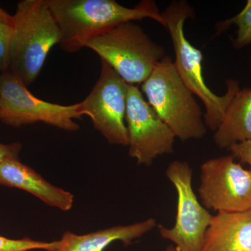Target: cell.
<instances>
[{
    "instance_id": "obj_8",
    "label": "cell",
    "mask_w": 251,
    "mask_h": 251,
    "mask_svg": "<svg viewBox=\"0 0 251 251\" xmlns=\"http://www.w3.org/2000/svg\"><path fill=\"white\" fill-rule=\"evenodd\" d=\"M166 176L177 193V211L174 227L159 226V233L173 242L177 251H201L212 216L193 191L192 169L187 162L174 161L167 168Z\"/></svg>"
},
{
    "instance_id": "obj_17",
    "label": "cell",
    "mask_w": 251,
    "mask_h": 251,
    "mask_svg": "<svg viewBox=\"0 0 251 251\" xmlns=\"http://www.w3.org/2000/svg\"><path fill=\"white\" fill-rule=\"evenodd\" d=\"M54 244L55 242H40L29 238L12 239L0 235V251H29L39 249L50 251Z\"/></svg>"
},
{
    "instance_id": "obj_9",
    "label": "cell",
    "mask_w": 251,
    "mask_h": 251,
    "mask_svg": "<svg viewBox=\"0 0 251 251\" xmlns=\"http://www.w3.org/2000/svg\"><path fill=\"white\" fill-rule=\"evenodd\" d=\"M234 158L232 155L211 158L201 166L198 192L207 209L218 212L251 209V171Z\"/></svg>"
},
{
    "instance_id": "obj_16",
    "label": "cell",
    "mask_w": 251,
    "mask_h": 251,
    "mask_svg": "<svg viewBox=\"0 0 251 251\" xmlns=\"http://www.w3.org/2000/svg\"><path fill=\"white\" fill-rule=\"evenodd\" d=\"M14 18L0 7V72L9 69L10 49L14 32Z\"/></svg>"
},
{
    "instance_id": "obj_19",
    "label": "cell",
    "mask_w": 251,
    "mask_h": 251,
    "mask_svg": "<svg viewBox=\"0 0 251 251\" xmlns=\"http://www.w3.org/2000/svg\"><path fill=\"white\" fill-rule=\"evenodd\" d=\"M22 148L21 143H0V162L6 158H18Z\"/></svg>"
},
{
    "instance_id": "obj_14",
    "label": "cell",
    "mask_w": 251,
    "mask_h": 251,
    "mask_svg": "<svg viewBox=\"0 0 251 251\" xmlns=\"http://www.w3.org/2000/svg\"><path fill=\"white\" fill-rule=\"evenodd\" d=\"M251 140V88L240 89L226 110L214 132V141L220 149Z\"/></svg>"
},
{
    "instance_id": "obj_6",
    "label": "cell",
    "mask_w": 251,
    "mask_h": 251,
    "mask_svg": "<svg viewBox=\"0 0 251 251\" xmlns=\"http://www.w3.org/2000/svg\"><path fill=\"white\" fill-rule=\"evenodd\" d=\"M80 104L62 105L34 97L13 73L0 74V121L13 127L46 124L67 131H77Z\"/></svg>"
},
{
    "instance_id": "obj_13",
    "label": "cell",
    "mask_w": 251,
    "mask_h": 251,
    "mask_svg": "<svg viewBox=\"0 0 251 251\" xmlns=\"http://www.w3.org/2000/svg\"><path fill=\"white\" fill-rule=\"evenodd\" d=\"M156 225V220L150 218L136 224L115 226L82 235L66 232L50 251H103L115 241L128 246L152 230Z\"/></svg>"
},
{
    "instance_id": "obj_18",
    "label": "cell",
    "mask_w": 251,
    "mask_h": 251,
    "mask_svg": "<svg viewBox=\"0 0 251 251\" xmlns=\"http://www.w3.org/2000/svg\"><path fill=\"white\" fill-rule=\"evenodd\" d=\"M229 150L234 158H239L241 162L251 167V140L235 144Z\"/></svg>"
},
{
    "instance_id": "obj_15",
    "label": "cell",
    "mask_w": 251,
    "mask_h": 251,
    "mask_svg": "<svg viewBox=\"0 0 251 251\" xmlns=\"http://www.w3.org/2000/svg\"><path fill=\"white\" fill-rule=\"evenodd\" d=\"M235 25L238 29L237 37L232 41L234 49H242L251 44V0H248L244 9L235 16L226 21H221L216 25L217 34L229 29Z\"/></svg>"
},
{
    "instance_id": "obj_11",
    "label": "cell",
    "mask_w": 251,
    "mask_h": 251,
    "mask_svg": "<svg viewBox=\"0 0 251 251\" xmlns=\"http://www.w3.org/2000/svg\"><path fill=\"white\" fill-rule=\"evenodd\" d=\"M0 186L23 190L59 210H71L74 205L72 193L50 184L18 158H6L0 162Z\"/></svg>"
},
{
    "instance_id": "obj_21",
    "label": "cell",
    "mask_w": 251,
    "mask_h": 251,
    "mask_svg": "<svg viewBox=\"0 0 251 251\" xmlns=\"http://www.w3.org/2000/svg\"><path fill=\"white\" fill-rule=\"evenodd\" d=\"M250 67L251 69V57H250Z\"/></svg>"
},
{
    "instance_id": "obj_7",
    "label": "cell",
    "mask_w": 251,
    "mask_h": 251,
    "mask_svg": "<svg viewBox=\"0 0 251 251\" xmlns=\"http://www.w3.org/2000/svg\"><path fill=\"white\" fill-rule=\"evenodd\" d=\"M100 77L90 94L79 103L82 116H88L94 128L109 143L128 146L126 125L128 84L103 59Z\"/></svg>"
},
{
    "instance_id": "obj_20",
    "label": "cell",
    "mask_w": 251,
    "mask_h": 251,
    "mask_svg": "<svg viewBox=\"0 0 251 251\" xmlns=\"http://www.w3.org/2000/svg\"><path fill=\"white\" fill-rule=\"evenodd\" d=\"M179 251L176 250V248L174 247V246H169V247H167L166 251Z\"/></svg>"
},
{
    "instance_id": "obj_10",
    "label": "cell",
    "mask_w": 251,
    "mask_h": 251,
    "mask_svg": "<svg viewBox=\"0 0 251 251\" xmlns=\"http://www.w3.org/2000/svg\"><path fill=\"white\" fill-rule=\"evenodd\" d=\"M126 125L128 153L138 164L151 166L156 157L174 152V133L135 85L128 86Z\"/></svg>"
},
{
    "instance_id": "obj_5",
    "label": "cell",
    "mask_w": 251,
    "mask_h": 251,
    "mask_svg": "<svg viewBox=\"0 0 251 251\" xmlns=\"http://www.w3.org/2000/svg\"><path fill=\"white\" fill-rule=\"evenodd\" d=\"M85 48L94 50L130 85L143 84L166 56L164 48L133 21L94 36Z\"/></svg>"
},
{
    "instance_id": "obj_3",
    "label": "cell",
    "mask_w": 251,
    "mask_h": 251,
    "mask_svg": "<svg viewBox=\"0 0 251 251\" xmlns=\"http://www.w3.org/2000/svg\"><path fill=\"white\" fill-rule=\"evenodd\" d=\"M9 71L26 87L40 74L52 48L61 41L60 28L48 0H22L16 7Z\"/></svg>"
},
{
    "instance_id": "obj_1",
    "label": "cell",
    "mask_w": 251,
    "mask_h": 251,
    "mask_svg": "<svg viewBox=\"0 0 251 251\" xmlns=\"http://www.w3.org/2000/svg\"><path fill=\"white\" fill-rule=\"evenodd\" d=\"M60 28L61 49L74 53L94 36L130 21L150 18L166 27L156 1L143 0L128 8L114 0H48Z\"/></svg>"
},
{
    "instance_id": "obj_4",
    "label": "cell",
    "mask_w": 251,
    "mask_h": 251,
    "mask_svg": "<svg viewBox=\"0 0 251 251\" xmlns=\"http://www.w3.org/2000/svg\"><path fill=\"white\" fill-rule=\"evenodd\" d=\"M148 102L162 121L182 141L202 139L207 132L202 112L175 68L166 55L142 84Z\"/></svg>"
},
{
    "instance_id": "obj_2",
    "label": "cell",
    "mask_w": 251,
    "mask_h": 251,
    "mask_svg": "<svg viewBox=\"0 0 251 251\" xmlns=\"http://www.w3.org/2000/svg\"><path fill=\"white\" fill-rule=\"evenodd\" d=\"M161 14L173 43L176 72L186 87L202 100L206 110L204 124L206 128L215 132L229 103L240 90L239 82L234 79L226 80L227 92L224 96L216 95L206 85L202 51L193 46L185 35V22L195 16L194 10L187 1H172Z\"/></svg>"
},
{
    "instance_id": "obj_12",
    "label": "cell",
    "mask_w": 251,
    "mask_h": 251,
    "mask_svg": "<svg viewBox=\"0 0 251 251\" xmlns=\"http://www.w3.org/2000/svg\"><path fill=\"white\" fill-rule=\"evenodd\" d=\"M201 251H251V209L212 216Z\"/></svg>"
}]
</instances>
